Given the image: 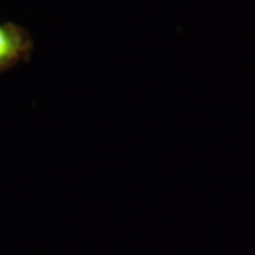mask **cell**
Wrapping results in <instances>:
<instances>
[{"mask_svg": "<svg viewBox=\"0 0 255 255\" xmlns=\"http://www.w3.org/2000/svg\"><path fill=\"white\" fill-rule=\"evenodd\" d=\"M33 52L28 30L13 22H0V73L27 62Z\"/></svg>", "mask_w": 255, "mask_h": 255, "instance_id": "6da1fadb", "label": "cell"}]
</instances>
